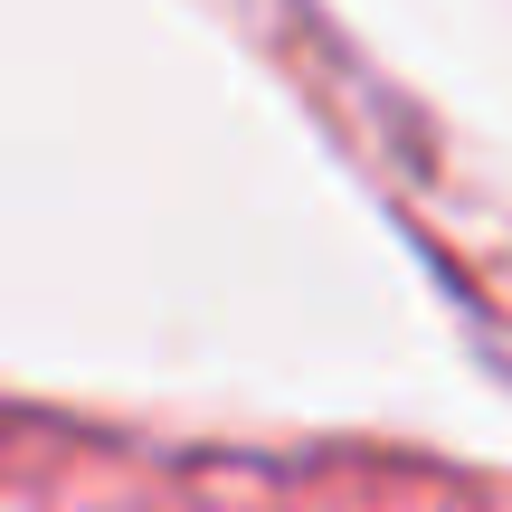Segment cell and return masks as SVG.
Wrapping results in <instances>:
<instances>
[]
</instances>
